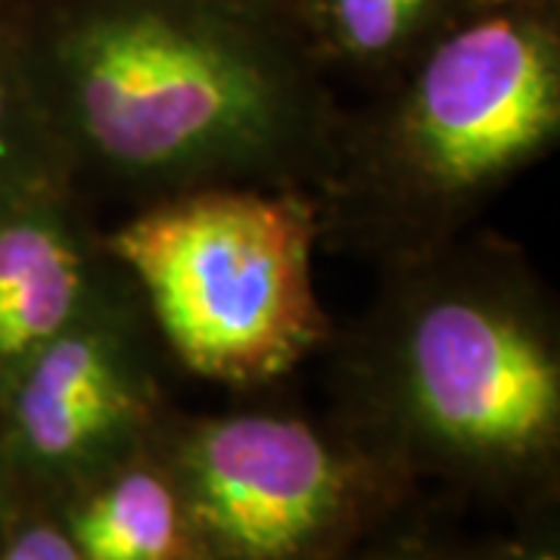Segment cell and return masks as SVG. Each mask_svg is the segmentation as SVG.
I'll list each match as a JSON object with an SVG mask.
<instances>
[{"mask_svg":"<svg viewBox=\"0 0 560 560\" xmlns=\"http://www.w3.org/2000/svg\"><path fill=\"white\" fill-rule=\"evenodd\" d=\"M16 25L79 194H318L342 106L287 3L54 0Z\"/></svg>","mask_w":560,"mask_h":560,"instance_id":"cell-1","label":"cell"},{"mask_svg":"<svg viewBox=\"0 0 560 560\" xmlns=\"http://www.w3.org/2000/svg\"><path fill=\"white\" fill-rule=\"evenodd\" d=\"M340 423L401 467L539 504L560 460V324L517 246L445 243L386 265L340 352Z\"/></svg>","mask_w":560,"mask_h":560,"instance_id":"cell-2","label":"cell"},{"mask_svg":"<svg viewBox=\"0 0 560 560\" xmlns=\"http://www.w3.org/2000/svg\"><path fill=\"white\" fill-rule=\"evenodd\" d=\"M560 138V28L545 0H467L361 113H342L324 237L383 265L458 241Z\"/></svg>","mask_w":560,"mask_h":560,"instance_id":"cell-3","label":"cell"},{"mask_svg":"<svg viewBox=\"0 0 560 560\" xmlns=\"http://www.w3.org/2000/svg\"><path fill=\"white\" fill-rule=\"evenodd\" d=\"M320 241L312 194L265 187L165 197L103 231L168 359L231 389L280 381L337 337L315 293Z\"/></svg>","mask_w":560,"mask_h":560,"instance_id":"cell-4","label":"cell"},{"mask_svg":"<svg viewBox=\"0 0 560 560\" xmlns=\"http://www.w3.org/2000/svg\"><path fill=\"white\" fill-rule=\"evenodd\" d=\"M200 560H352L415 486L346 423L293 411L175 415L156 436Z\"/></svg>","mask_w":560,"mask_h":560,"instance_id":"cell-5","label":"cell"},{"mask_svg":"<svg viewBox=\"0 0 560 560\" xmlns=\"http://www.w3.org/2000/svg\"><path fill=\"white\" fill-rule=\"evenodd\" d=\"M160 334L125 275L0 389V452L22 508H57L150 448L175 415Z\"/></svg>","mask_w":560,"mask_h":560,"instance_id":"cell-6","label":"cell"},{"mask_svg":"<svg viewBox=\"0 0 560 560\" xmlns=\"http://www.w3.org/2000/svg\"><path fill=\"white\" fill-rule=\"evenodd\" d=\"M125 280L79 190L0 215V389L40 346Z\"/></svg>","mask_w":560,"mask_h":560,"instance_id":"cell-7","label":"cell"},{"mask_svg":"<svg viewBox=\"0 0 560 560\" xmlns=\"http://www.w3.org/2000/svg\"><path fill=\"white\" fill-rule=\"evenodd\" d=\"M50 511L81 560H200L178 482L156 442Z\"/></svg>","mask_w":560,"mask_h":560,"instance_id":"cell-8","label":"cell"},{"mask_svg":"<svg viewBox=\"0 0 560 560\" xmlns=\"http://www.w3.org/2000/svg\"><path fill=\"white\" fill-rule=\"evenodd\" d=\"M467 0H290L324 72L330 66L389 81Z\"/></svg>","mask_w":560,"mask_h":560,"instance_id":"cell-9","label":"cell"},{"mask_svg":"<svg viewBox=\"0 0 560 560\" xmlns=\"http://www.w3.org/2000/svg\"><path fill=\"white\" fill-rule=\"evenodd\" d=\"M57 190H79L40 109L20 25L0 13V215Z\"/></svg>","mask_w":560,"mask_h":560,"instance_id":"cell-10","label":"cell"},{"mask_svg":"<svg viewBox=\"0 0 560 560\" xmlns=\"http://www.w3.org/2000/svg\"><path fill=\"white\" fill-rule=\"evenodd\" d=\"M0 560H81L54 511L22 508L0 536Z\"/></svg>","mask_w":560,"mask_h":560,"instance_id":"cell-11","label":"cell"},{"mask_svg":"<svg viewBox=\"0 0 560 560\" xmlns=\"http://www.w3.org/2000/svg\"><path fill=\"white\" fill-rule=\"evenodd\" d=\"M539 517L521 526L514 536L492 539L477 551H464V560H560L558 526L548 521V504L539 508Z\"/></svg>","mask_w":560,"mask_h":560,"instance_id":"cell-12","label":"cell"},{"mask_svg":"<svg viewBox=\"0 0 560 560\" xmlns=\"http://www.w3.org/2000/svg\"><path fill=\"white\" fill-rule=\"evenodd\" d=\"M352 560H464V551L433 539L420 523L399 521Z\"/></svg>","mask_w":560,"mask_h":560,"instance_id":"cell-13","label":"cell"},{"mask_svg":"<svg viewBox=\"0 0 560 560\" xmlns=\"http://www.w3.org/2000/svg\"><path fill=\"white\" fill-rule=\"evenodd\" d=\"M22 511L20 499H16V489L10 482V474H7V464H3V452H0V536L3 529L10 526V521Z\"/></svg>","mask_w":560,"mask_h":560,"instance_id":"cell-14","label":"cell"}]
</instances>
